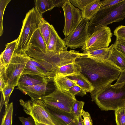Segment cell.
<instances>
[{"label":"cell","instance_id":"obj_12","mask_svg":"<svg viewBox=\"0 0 125 125\" xmlns=\"http://www.w3.org/2000/svg\"><path fill=\"white\" fill-rule=\"evenodd\" d=\"M47 107L49 112L60 125H78L79 120L76 118L72 113L67 112L54 107Z\"/></svg>","mask_w":125,"mask_h":125},{"label":"cell","instance_id":"obj_3","mask_svg":"<svg viewBox=\"0 0 125 125\" xmlns=\"http://www.w3.org/2000/svg\"><path fill=\"white\" fill-rule=\"evenodd\" d=\"M92 101L102 111H115L125 107V82L110 84L95 93H91Z\"/></svg>","mask_w":125,"mask_h":125},{"label":"cell","instance_id":"obj_28","mask_svg":"<svg viewBox=\"0 0 125 125\" xmlns=\"http://www.w3.org/2000/svg\"><path fill=\"white\" fill-rule=\"evenodd\" d=\"M84 103L76 100L74 103L72 109V113L79 120L81 115Z\"/></svg>","mask_w":125,"mask_h":125},{"label":"cell","instance_id":"obj_1","mask_svg":"<svg viewBox=\"0 0 125 125\" xmlns=\"http://www.w3.org/2000/svg\"><path fill=\"white\" fill-rule=\"evenodd\" d=\"M75 62L82 69L81 73L92 83L94 90L90 93L97 92L117 80L122 71L108 60H96L83 56L77 59Z\"/></svg>","mask_w":125,"mask_h":125},{"label":"cell","instance_id":"obj_40","mask_svg":"<svg viewBox=\"0 0 125 125\" xmlns=\"http://www.w3.org/2000/svg\"><path fill=\"white\" fill-rule=\"evenodd\" d=\"M0 89L1 93L5 87L7 85L5 83L2 71L0 70Z\"/></svg>","mask_w":125,"mask_h":125},{"label":"cell","instance_id":"obj_16","mask_svg":"<svg viewBox=\"0 0 125 125\" xmlns=\"http://www.w3.org/2000/svg\"><path fill=\"white\" fill-rule=\"evenodd\" d=\"M29 76L28 75H22L18 82V84L31 86L48 83L53 81L54 78H44L38 76Z\"/></svg>","mask_w":125,"mask_h":125},{"label":"cell","instance_id":"obj_41","mask_svg":"<svg viewBox=\"0 0 125 125\" xmlns=\"http://www.w3.org/2000/svg\"><path fill=\"white\" fill-rule=\"evenodd\" d=\"M67 0H53L55 7H62Z\"/></svg>","mask_w":125,"mask_h":125},{"label":"cell","instance_id":"obj_13","mask_svg":"<svg viewBox=\"0 0 125 125\" xmlns=\"http://www.w3.org/2000/svg\"><path fill=\"white\" fill-rule=\"evenodd\" d=\"M48 83L31 86L18 84L17 89L25 94L29 95L31 98L38 99L41 96L46 95Z\"/></svg>","mask_w":125,"mask_h":125},{"label":"cell","instance_id":"obj_44","mask_svg":"<svg viewBox=\"0 0 125 125\" xmlns=\"http://www.w3.org/2000/svg\"><path fill=\"white\" fill-rule=\"evenodd\" d=\"M35 123L36 125H48L38 123L36 121H35Z\"/></svg>","mask_w":125,"mask_h":125},{"label":"cell","instance_id":"obj_25","mask_svg":"<svg viewBox=\"0 0 125 125\" xmlns=\"http://www.w3.org/2000/svg\"><path fill=\"white\" fill-rule=\"evenodd\" d=\"M34 1L35 7L42 15L55 7L53 0H36Z\"/></svg>","mask_w":125,"mask_h":125},{"label":"cell","instance_id":"obj_35","mask_svg":"<svg viewBox=\"0 0 125 125\" xmlns=\"http://www.w3.org/2000/svg\"><path fill=\"white\" fill-rule=\"evenodd\" d=\"M81 119L83 125H93V121L89 113L83 110Z\"/></svg>","mask_w":125,"mask_h":125},{"label":"cell","instance_id":"obj_27","mask_svg":"<svg viewBox=\"0 0 125 125\" xmlns=\"http://www.w3.org/2000/svg\"><path fill=\"white\" fill-rule=\"evenodd\" d=\"M13 110V103L8 104L5 108L4 114L3 117L1 125H12Z\"/></svg>","mask_w":125,"mask_h":125},{"label":"cell","instance_id":"obj_43","mask_svg":"<svg viewBox=\"0 0 125 125\" xmlns=\"http://www.w3.org/2000/svg\"><path fill=\"white\" fill-rule=\"evenodd\" d=\"M81 115L79 118V120L78 125H83L81 120Z\"/></svg>","mask_w":125,"mask_h":125},{"label":"cell","instance_id":"obj_36","mask_svg":"<svg viewBox=\"0 0 125 125\" xmlns=\"http://www.w3.org/2000/svg\"><path fill=\"white\" fill-rule=\"evenodd\" d=\"M68 91L74 96L77 95L82 97L85 95L86 93L83 89L77 85L70 87Z\"/></svg>","mask_w":125,"mask_h":125},{"label":"cell","instance_id":"obj_19","mask_svg":"<svg viewBox=\"0 0 125 125\" xmlns=\"http://www.w3.org/2000/svg\"><path fill=\"white\" fill-rule=\"evenodd\" d=\"M114 47V44L113 43L107 48L99 49L87 53L84 52L85 54V56H84L97 60H107Z\"/></svg>","mask_w":125,"mask_h":125},{"label":"cell","instance_id":"obj_33","mask_svg":"<svg viewBox=\"0 0 125 125\" xmlns=\"http://www.w3.org/2000/svg\"><path fill=\"white\" fill-rule=\"evenodd\" d=\"M114 35L116 39L125 41V26L120 25L114 30Z\"/></svg>","mask_w":125,"mask_h":125},{"label":"cell","instance_id":"obj_22","mask_svg":"<svg viewBox=\"0 0 125 125\" xmlns=\"http://www.w3.org/2000/svg\"><path fill=\"white\" fill-rule=\"evenodd\" d=\"M53 81L56 88L66 91H68L70 87L77 85L74 82L67 77L55 75Z\"/></svg>","mask_w":125,"mask_h":125},{"label":"cell","instance_id":"obj_4","mask_svg":"<svg viewBox=\"0 0 125 125\" xmlns=\"http://www.w3.org/2000/svg\"><path fill=\"white\" fill-rule=\"evenodd\" d=\"M42 15L35 7H33L26 13L23 21L20 35L17 39L14 52H25L29 48L31 39L43 18Z\"/></svg>","mask_w":125,"mask_h":125},{"label":"cell","instance_id":"obj_37","mask_svg":"<svg viewBox=\"0 0 125 125\" xmlns=\"http://www.w3.org/2000/svg\"><path fill=\"white\" fill-rule=\"evenodd\" d=\"M114 44V48L125 56V41L116 39Z\"/></svg>","mask_w":125,"mask_h":125},{"label":"cell","instance_id":"obj_38","mask_svg":"<svg viewBox=\"0 0 125 125\" xmlns=\"http://www.w3.org/2000/svg\"><path fill=\"white\" fill-rule=\"evenodd\" d=\"M19 119L22 125H36L34 120L31 116L26 118L23 116L19 117Z\"/></svg>","mask_w":125,"mask_h":125},{"label":"cell","instance_id":"obj_6","mask_svg":"<svg viewBox=\"0 0 125 125\" xmlns=\"http://www.w3.org/2000/svg\"><path fill=\"white\" fill-rule=\"evenodd\" d=\"M30 57L25 52H14L9 63L5 67L0 65L6 84L15 87Z\"/></svg>","mask_w":125,"mask_h":125},{"label":"cell","instance_id":"obj_11","mask_svg":"<svg viewBox=\"0 0 125 125\" xmlns=\"http://www.w3.org/2000/svg\"><path fill=\"white\" fill-rule=\"evenodd\" d=\"M64 11L65 23L62 31L65 37L72 33L77 27L82 18L81 11L75 8L67 0L62 7Z\"/></svg>","mask_w":125,"mask_h":125},{"label":"cell","instance_id":"obj_24","mask_svg":"<svg viewBox=\"0 0 125 125\" xmlns=\"http://www.w3.org/2000/svg\"><path fill=\"white\" fill-rule=\"evenodd\" d=\"M107 60L118 67L122 71L125 70V56L114 48Z\"/></svg>","mask_w":125,"mask_h":125},{"label":"cell","instance_id":"obj_34","mask_svg":"<svg viewBox=\"0 0 125 125\" xmlns=\"http://www.w3.org/2000/svg\"><path fill=\"white\" fill-rule=\"evenodd\" d=\"M123 0H101V5L100 9H105L113 7L117 5Z\"/></svg>","mask_w":125,"mask_h":125},{"label":"cell","instance_id":"obj_30","mask_svg":"<svg viewBox=\"0 0 125 125\" xmlns=\"http://www.w3.org/2000/svg\"><path fill=\"white\" fill-rule=\"evenodd\" d=\"M10 1V0H0V36L3 34V20L4 11L7 5Z\"/></svg>","mask_w":125,"mask_h":125},{"label":"cell","instance_id":"obj_20","mask_svg":"<svg viewBox=\"0 0 125 125\" xmlns=\"http://www.w3.org/2000/svg\"><path fill=\"white\" fill-rule=\"evenodd\" d=\"M23 75L38 76L42 77L49 78H54L55 75L54 72H45L39 68L31 64L28 62L22 73V75Z\"/></svg>","mask_w":125,"mask_h":125},{"label":"cell","instance_id":"obj_29","mask_svg":"<svg viewBox=\"0 0 125 125\" xmlns=\"http://www.w3.org/2000/svg\"><path fill=\"white\" fill-rule=\"evenodd\" d=\"M115 115L116 125H125V107L115 110Z\"/></svg>","mask_w":125,"mask_h":125},{"label":"cell","instance_id":"obj_26","mask_svg":"<svg viewBox=\"0 0 125 125\" xmlns=\"http://www.w3.org/2000/svg\"><path fill=\"white\" fill-rule=\"evenodd\" d=\"M39 28L46 45L51 34V25L43 18L39 24Z\"/></svg>","mask_w":125,"mask_h":125},{"label":"cell","instance_id":"obj_15","mask_svg":"<svg viewBox=\"0 0 125 125\" xmlns=\"http://www.w3.org/2000/svg\"><path fill=\"white\" fill-rule=\"evenodd\" d=\"M81 72L80 65L75 62L57 68L55 71V76L67 77L80 73Z\"/></svg>","mask_w":125,"mask_h":125},{"label":"cell","instance_id":"obj_10","mask_svg":"<svg viewBox=\"0 0 125 125\" xmlns=\"http://www.w3.org/2000/svg\"><path fill=\"white\" fill-rule=\"evenodd\" d=\"M89 21L82 18L73 31L63 40L68 48L75 49L82 47L90 35L88 32Z\"/></svg>","mask_w":125,"mask_h":125},{"label":"cell","instance_id":"obj_2","mask_svg":"<svg viewBox=\"0 0 125 125\" xmlns=\"http://www.w3.org/2000/svg\"><path fill=\"white\" fill-rule=\"evenodd\" d=\"M26 53L36 62L35 66L45 72H54L58 67L75 62L82 53L74 50L54 52L29 48Z\"/></svg>","mask_w":125,"mask_h":125},{"label":"cell","instance_id":"obj_31","mask_svg":"<svg viewBox=\"0 0 125 125\" xmlns=\"http://www.w3.org/2000/svg\"><path fill=\"white\" fill-rule=\"evenodd\" d=\"M14 87L9 85H6L3 88L1 92L5 101V108L8 104L10 95L14 89Z\"/></svg>","mask_w":125,"mask_h":125},{"label":"cell","instance_id":"obj_8","mask_svg":"<svg viewBox=\"0 0 125 125\" xmlns=\"http://www.w3.org/2000/svg\"><path fill=\"white\" fill-rule=\"evenodd\" d=\"M38 99L41 100L47 107H55L69 113H72L73 105L76 100L75 96L68 91L56 88L52 93Z\"/></svg>","mask_w":125,"mask_h":125},{"label":"cell","instance_id":"obj_7","mask_svg":"<svg viewBox=\"0 0 125 125\" xmlns=\"http://www.w3.org/2000/svg\"><path fill=\"white\" fill-rule=\"evenodd\" d=\"M19 102L25 113L37 122L48 125H60L41 100L31 98L25 101L21 99Z\"/></svg>","mask_w":125,"mask_h":125},{"label":"cell","instance_id":"obj_9","mask_svg":"<svg viewBox=\"0 0 125 125\" xmlns=\"http://www.w3.org/2000/svg\"><path fill=\"white\" fill-rule=\"evenodd\" d=\"M113 34L110 27L107 26L99 28L89 37L85 44L81 47L84 53L109 47L112 41Z\"/></svg>","mask_w":125,"mask_h":125},{"label":"cell","instance_id":"obj_17","mask_svg":"<svg viewBox=\"0 0 125 125\" xmlns=\"http://www.w3.org/2000/svg\"><path fill=\"white\" fill-rule=\"evenodd\" d=\"M17 39L6 45V47L0 56V65L5 67L10 61L15 50Z\"/></svg>","mask_w":125,"mask_h":125},{"label":"cell","instance_id":"obj_21","mask_svg":"<svg viewBox=\"0 0 125 125\" xmlns=\"http://www.w3.org/2000/svg\"><path fill=\"white\" fill-rule=\"evenodd\" d=\"M101 3V0H95L88 4L81 11L82 18L90 21L99 10Z\"/></svg>","mask_w":125,"mask_h":125},{"label":"cell","instance_id":"obj_39","mask_svg":"<svg viewBox=\"0 0 125 125\" xmlns=\"http://www.w3.org/2000/svg\"><path fill=\"white\" fill-rule=\"evenodd\" d=\"M125 82V70L122 71L118 79L115 84H117Z\"/></svg>","mask_w":125,"mask_h":125},{"label":"cell","instance_id":"obj_42","mask_svg":"<svg viewBox=\"0 0 125 125\" xmlns=\"http://www.w3.org/2000/svg\"><path fill=\"white\" fill-rule=\"evenodd\" d=\"M5 105V101L4 99L2 94L1 93V99L0 102V112H1V111L3 105Z\"/></svg>","mask_w":125,"mask_h":125},{"label":"cell","instance_id":"obj_5","mask_svg":"<svg viewBox=\"0 0 125 125\" xmlns=\"http://www.w3.org/2000/svg\"><path fill=\"white\" fill-rule=\"evenodd\" d=\"M125 18V0H124L113 7L100 9L89 22V33L90 35L97 29L119 22Z\"/></svg>","mask_w":125,"mask_h":125},{"label":"cell","instance_id":"obj_18","mask_svg":"<svg viewBox=\"0 0 125 125\" xmlns=\"http://www.w3.org/2000/svg\"><path fill=\"white\" fill-rule=\"evenodd\" d=\"M74 82L77 85L83 89L86 93H91L94 89V87L87 78L82 73L67 76Z\"/></svg>","mask_w":125,"mask_h":125},{"label":"cell","instance_id":"obj_14","mask_svg":"<svg viewBox=\"0 0 125 125\" xmlns=\"http://www.w3.org/2000/svg\"><path fill=\"white\" fill-rule=\"evenodd\" d=\"M46 45L47 50L54 52L67 51L68 48L52 25L50 37Z\"/></svg>","mask_w":125,"mask_h":125},{"label":"cell","instance_id":"obj_32","mask_svg":"<svg viewBox=\"0 0 125 125\" xmlns=\"http://www.w3.org/2000/svg\"><path fill=\"white\" fill-rule=\"evenodd\" d=\"M95 0H69L74 6L78 8L81 11L88 4L94 1Z\"/></svg>","mask_w":125,"mask_h":125},{"label":"cell","instance_id":"obj_23","mask_svg":"<svg viewBox=\"0 0 125 125\" xmlns=\"http://www.w3.org/2000/svg\"><path fill=\"white\" fill-rule=\"evenodd\" d=\"M31 47H37L43 51H47L46 44L39 28L34 32L30 40L29 48Z\"/></svg>","mask_w":125,"mask_h":125}]
</instances>
